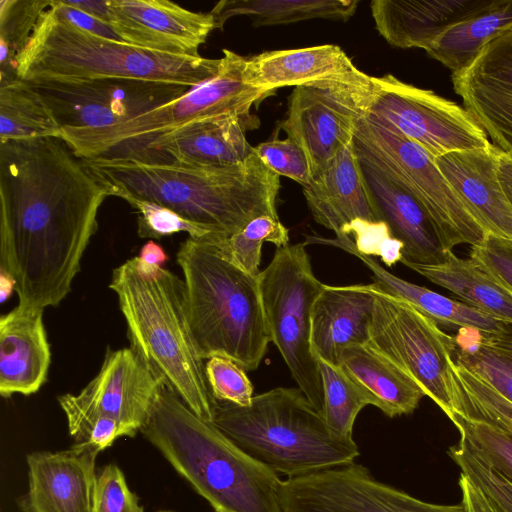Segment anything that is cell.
<instances>
[{
    "instance_id": "51",
    "label": "cell",
    "mask_w": 512,
    "mask_h": 512,
    "mask_svg": "<svg viewBox=\"0 0 512 512\" xmlns=\"http://www.w3.org/2000/svg\"><path fill=\"white\" fill-rule=\"evenodd\" d=\"M157 512H175V511H171V510H161V511H157Z\"/></svg>"
},
{
    "instance_id": "3",
    "label": "cell",
    "mask_w": 512,
    "mask_h": 512,
    "mask_svg": "<svg viewBox=\"0 0 512 512\" xmlns=\"http://www.w3.org/2000/svg\"><path fill=\"white\" fill-rule=\"evenodd\" d=\"M216 512H283L279 476L166 386L140 431Z\"/></svg>"
},
{
    "instance_id": "20",
    "label": "cell",
    "mask_w": 512,
    "mask_h": 512,
    "mask_svg": "<svg viewBox=\"0 0 512 512\" xmlns=\"http://www.w3.org/2000/svg\"><path fill=\"white\" fill-rule=\"evenodd\" d=\"M501 149L454 151L435 164L486 235L512 239V208L497 175Z\"/></svg>"
},
{
    "instance_id": "31",
    "label": "cell",
    "mask_w": 512,
    "mask_h": 512,
    "mask_svg": "<svg viewBox=\"0 0 512 512\" xmlns=\"http://www.w3.org/2000/svg\"><path fill=\"white\" fill-rule=\"evenodd\" d=\"M454 362L512 402V323L494 331L459 328L451 335Z\"/></svg>"
},
{
    "instance_id": "35",
    "label": "cell",
    "mask_w": 512,
    "mask_h": 512,
    "mask_svg": "<svg viewBox=\"0 0 512 512\" xmlns=\"http://www.w3.org/2000/svg\"><path fill=\"white\" fill-rule=\"evenodd\" d=\"M317 360L323 388L321 414L336 436L352 441L357 415L365 406H375V402L340 366Z\"/></svg>"
},
{
    "instance_id": "45",
    "label": "cell",
    "mask_w": 512,
    "mask_h": 512,
    "mask_svg": "<svg viewBox=\"0 0 512 512\" xmlns=\"http://www.w3.org/2000/svg\"><path fill=\"white\" fill-rule=\"evenodd\" d=\"M50 8L62 19L68 21L75 27L89 32L93 35L124 42L112 26L96 17H93L81 10L66 5L63 0H52ZM126 43V42H125Z\"/></svg>"
},
{
    "instance_id": "23",
    "label": "cell",
    "mask_w": 512,
    "mask_h": 512,
    "mask_svg": "<svg viewBox=\"0 0 512 512\" xmlns=\"http://www.w3.org/2000/svg\"><path fill=\"white\" fill-rule=\"evenodd\" d=\"M314 220L336 237H350L359 223L381 222L367 193L353 140L303 188Z\"/></svg>"
},
{
    "instance_id": "24",
    "label": "cell",
    "mask_w": 512,
    "mask_h": 512,
    "mask_svg": "<svg viewBox=\"0 0 512 512\" xmlns=\"http://www.w3.org/2000/svg\"><path fill=\"white\" fill-rule=\"evenodd\" d=\"M43 310L17 305L0 318V394L36 393L47 381L50 345Z\"/></svg>"
},
{
    "instance_id": "16",
    "label": "cell",
    "mask_w": 512,
    "mask_h": 512,
    "mask_svg": "<svg viewBox=\"0 0 512 512\" xmlns=\"http://www.w3.org/2000/svg\"><path fill=\"white\" fill-rule=\"evenodd\" d=\"M347 76L294 87L281 128L305 151L312 179L353 140L356 112Z\"/></svg>"
},
{
    "instance_id": "22",
    "label": "cell",
    "mask_w": 512,
    "mask_h": 512,
    "mask_svg": "<svg viewBox=\"0 0 512 512\" xmlns=\"http://www.w3.org/2000/svg\"><path fill=\"white\" fill-rule=\"evenodd\" d=\"M359 159V158H358ZM363 181L378 219L403 244L401 262L434 265L446 260L436 226L422 204L397 181L359 159Z\"/></svg>"
},
{
    "instance_id": "42",
    "label": "cell",
    "mask_w": 512,
    "mask_h": 512,
    "mask_svg": "<svg viewBox=\"0 0 512 512\" xmlns=\"http://www.w3.org/2000/svg\"><path fill=\"white\" fill-rule=\"evenodd\" d=\"M254 151L264 165L277 175L296 181L302 188L311 183L309 159L303 148L292 138H273L256 145Z\"/></svg>"
},
{
    "instance_id": "33",
    "label": "cell",
    "mask_w": 512,
    "mask_h": 512,
    "mask_svg": "<svg viewBox=\"0 0 512 512\" xmlns=\"http://www.w3.org/2000/svg\"><path fill=\"white\" fill-rule=\"evenodd\" d=\"M358 4V0H225L210 13L219 29L235 16L248 17L254 26H273L310 19L347 21Z\"/></svg>"
},
{
    "instance_id": "50",
    "label": "cell",
    "mask_w": 512,
    "mask_h": 512,
    "mask_svg": "<svg viewBox=\"0 0 512 512\" xmlns=\"http://www.w3.org/2000/svg\"><path fill=\"white\" fill-rule=\"evenodd\" d=\"M15 288L14 278L3 269H0V302L4 303L15 291Z\"/></svg>"
},
{
    "instance_id": "29",
    "label": "cell",
    "mask_w": 512,
    "mask_h": 512,
    "mask_svg": "<svg viewBox=\"0 0 512 512\" xmlns=\"http://www.w3.org/2000/svg\"><path fill=\"white\" fill-rule=\"evenodd\" d=\"M339 366L390 418L413 413L425 396L412 378L368 343L346 346Z\"/></svg>"
},
{
    "instance_id": "43",
    "label": "cell",
    "mask_w": 512,
    "mask_h": 512,
    "mask_svg": "<svg viewBox=\"0 0 512 512\" xmlns=\"http://www.w3.org/2000/svg\"><path fill=\"white\" fill-rule=\"evenodd\" d=\"M92 512H145L123 471L114 463L97 472Z\"/></svg>"
},
{
    "instance_id": "44",
    "label": "cell",
    "mask_w": 512,
    "mask_h": 512,
    "mask_svg": "<svg viewBox=\"0 0 512 512\" xmlns=\"http://www.w3.org/2000/svg\"><path fill=\"white\" fill-rule=\"evenodd\" d=\"M470 258L512 294V239L486 235L472 246Z\"/></svg>"
},
{
    "instance_id": "9",
    "label": "cell",
    "mask_w": 512,
    "mask_h": 512,
    "mask_svg": "<svg viewBox=\"0 0 512 512\" xmlns=\"http://www.w3.org/2000/svg\"><path fill=\"white\" fill-rule=\"evenodd\" d=\"M349 90L358 114L413 141L433 158L492 144L464 107L391 74L372 77L359 71Z\"/></svg>"
},
{
    "instance_id": "12",
    "label": "cell",
    "mask_w": 512,
    "mask_h": 512,
    "mask_svg": "<svg viewBox=\"0 0 512 512\" xmlns=\"http://www.w3.org/2000/svg\"><path fill=\"white\" fill-rule=\"evenodd\" d=\"M368 286L375 298L368 344L412 378L451 419V335L407 302Z\"/></svg>"
},
{
    "instance_id": "39",
    "label": "cell",
    "mask_w": 512,
    "mask_h": 512,
    "mask_svg": "<svg viewBox=\"0 0 512 512\" xmlns=\"http://www.w3.org/2000/svg\"><path fill=\"white\" fill-rule=\"evenodd\" d=\"M448 455L499 512H512V481L482 459L465 438L460 437Z\"/></svg>"
},
{
    "instance_id": "46",
    "label": "cell",
    "mask_w": 512,
    "mask_h": 512,
    "mask_svg": "<svg viewBox=\"0 0 512 512\" xmlns=\"http://www.w3.org/2000/svg\"><path fill=\"white\" fill-rule=\"evenodd\" d=\"M167 260L168 256L162 246L153 240L146 242L141 247L140 254L133 257L136 271L143 278L156 277Z\"/></svg>"
},
{
    "instance_id": "38",
    "label": "cell",
    "mask_w": 512,
    "mask_h": 512,
    "mask_svg": "<svg viewBox=\"0 0 512 512\" xmlns=\"http://www.w3.org/2000/svg\"><path fill=\"white\" fill-rule=\"evenodd\" d=\"M265 242L277 248L289 245V231L279 218L270 215L256 217L229 238L208 244L245 272L258 276Z\"/></svg>"
},
{
    "instance_id": "15",
    "label": "cell",
    "mask_w": 512,
    "mask_h": 512,
    "mask_svg": "<svg viewBox=\"0 0 512 512\" xmlns=\"http://www.w3.org/2000/svg\"><path fill=\"white\" fill-rule=\"evenodd\" d=\"M283 512H467L434 504L376 480L355 462L287 478L279 490Z\"/></svg>"
},
{
    "instance_id": "47",
    "label": "cell",
    "mask_w": 512,
    "mask_h": 512,
    "mask_svg": "<svg viewBox=\"0 0 512 512\" xmlns=\"http://www.w3.org/2000/svg\"><path fill=\"white\" fill-rule=\"evenodd\" d=\"M458 484L462 494L461 503L467 512H499L483 491L465 474H460Z\"/></svg>"
},
{
    "instance_id": "2",
    "label": "cell",
    "mask_w": 512,
    "mask_h": 512,
    "mask_svg": "<svg viewBox=\"0 0 512 512\" xmlns=\"http://www.w3.org/2000/svg\"><path fill=\"white\" fill-rule=\"evenodd\" d=\"M109 196H131L169 208L212 234L216 243L262 215L276 218L280 176L255 151L243 162L223 166L178 162L83 160Z\"/></svg>"
},
{
    "instance_id": "34",
    "label": "cell",
    "mask_w": 512,
    "mask_h": 512,
    "mask_svg": "<svg viewBox=\"0 0 512 512\" xmlns=\"http://www.w3.org/2000/svg\"><path fill=\"white\" fill-rule=\"evenodd\" d=\"M60 135L61 126L31 83L20 78L0 83V142Z\"/></svg>"
},
{
    "instance_id": "26",
    "label": "cell",
    "mask_w": 512,
    "mask_h": 512,
    "mask_svg": "<svg viewBox=\"0 0 512 512\" xmlns=\"http://www.w3.org/2000/svg\"><path fill=\"white\" fill-rule=\"evenodd\" d=\"M374 304L368 284H324L311 311V347L316 358L339 366L346 346L368 343Z\"/></svg>"
},
{
    "instance_id": "1",
    "label": "cell",
    "mask_w": 512,
    "mask_h": 512,
    "mask_svg": "<svg viewBox=\"0 0 512 512\" xmlns=\"http://www.w3.org/2000/svg\"><path fill=\"white\" fill-rule=\"evenodd\" d=\"M108 196L61 137L0 142V269L14 278L18 305L65 299Z\"/></svg>"
},
{
    "instance_id": "18",
    "label": "cell",
    "mask_w": 512,
    "mask_h": 512,
    "mask_svg": "<svg viewBox=\"0 0 512 512\" xmlns=\"http://www.w3.org/2000/svg\"><path fill=\"white\" fill-rule=\"evenodd\" d=\"M109 24L131 45L150 51L200 56L216 28L210 12H194L167 0H108Z\"/></svg>"
},
{
    "instance_id": "36",
    "label": "cell",
    "mask_w": 512,
    "mask_h": 512,
    "mask_svg": "<svg viewBox=\"0 0 512 512\" xmlns=\"http://www.w3.org/2000/svg\"><path fill=\"white\" fill-rule=\"evenodd\" d=\"M452 369L455 414L512 435V402L455 362Z\"/></svg>"
},
{
    "instance_id": "21",
    "label": "cell",
    "mask_w": 512,
    "mask_h": 512,
    "mask_svg": "<svg viewBox=\"0 0 512 512\" xmlns=\"http://www.w3.org/2000/svg\"><path fill=\"white\" fill-rule=\"evenodd\" d=\"M259 125L260 120L254 114L198 121L157 139L139 162L203 166L241 163L254 152L246 132Z\"/></svg>"
},
{
    "instance_id": "6",
    "label": "cell",
    "mask_w": 512,
    "mask_h": 512,
    "mask_svg": "<svg viewBox=\"0 0 512 512\" xmlns=\"http://www.w3.org/2000/svg\"><path fill=\"white\" fill-rule=\"evenodd\" d=\"M220 59L150 51L81 30L50 7L17 59L28 82L136 79L193 87L214 76Z\"/></svg>"
},
{
    "instance_id": "4",
    "label": "cell",
    "mask_w": 512,
    "mask_h": 512,
    "mask_svg": "<svg viewBox=\"0 0 512 512\" xmlns=\"http://www.w3.org/2000/svg\"><path fill=\"white\" fill-rule=\"evenodd\" d=\"M130 347L151 371L201 419L213 423L217 401L190 333L184 280L161 268L141 277L133 258L112 271Z\"/></svg>"
},
{
    "instance_id": "7",
    "label": "cell",
    "mask_w": 512,
    "mask_h": 512,
    "mask_svg": "<svg viewBox=\"0 0 512 512\" xmlns=\"http://www.w3.org/2000/svg\"><path fill=\"white\" fill-rule=\"evenodd\" d=\"M213 424L275 474L294 478L353 463L354 440L336 436L299 388L277 387L249 406L218 402Z\"/></svg>"
},
{
    "instance_id": "17",
    "label": "cell",
    "mask_w": 512,
    "mask_h": 512,
    "mask_svg": "<svg viewBox=\"0 0 512 512\" xmlns=\"http://www.w3.org/2000/svg\"><path fill=\"white\" fill-rule=\"evenodd\" d=\"M451 78L464 108L491 143L512 153V29L484 46L468 67Z\"/></svg>"
},
{
    "instance_id": "13",
    "label": "cell",
    "mask_w": 512,
    "mask_h": 512,
    "mask_svg": "<svg viewBox=\"0 0 512 512\" xmlns=\"http://www.w3.org/2000/svg\"><path fill=\"white\" fill-rule=\"evenodd\" d=\"M163 382L131 348H107L97 375L77 394L58 397L74 444L101 417L116 420L133 437L145 424Z\"/></svg>"
},
{
    "instance_id": "10",
    "label": "cell",
    "mask_w": 512,
    "mask_h": 512,
    "mask_svg": "<svg viewBox=\"0 0 512 512\" xmlns=\"http://www.w3.org/2000/svg\"><path fill=\"white\" fill-rule=\"evenodd\" d=\"M258 281L271 342L298 388L321 413L323 388L311 347V311L324 284L313 273L306 243L277 248Z\"/></svg>"
},
{
    "instance_id": "5",
    "label": "cell",
    "mask_w": 512,
    "mask_h": 512,
    "mask_svg": "<svg viewBox=\"0 0 512 512\" xmlns=\"http://www.w3.org/2000/svg\"><path fill=\"white\" fill-rule=\"evenodd\" d=\"M176 260L186 287L188 323L198 356L226 357L246 372L256 370L271 342L258 276L214 246L187 238Z\"/></svg>"
},
{
    "instance_id": "49",
    "label": "cell",
    "mask_w": 512,
    "mask_h": 512,
    "mask_svg": "<svg viewBox=\"0 0 512 512\" xmlns=\"http://www.w3.org/2000/svg\"><path fill=\"white\" fill-rule=\"evenodd\" d=\"M497 175L505 196L512 208V153L500 151Z\"/></svg>"
},
{
    "instance_id": "48",
    "label": "cell",
    "mask_w": 512,
    "mask_h": 512,
    "mask_svg": "<svg viewBox=\"0 0 512 512\" xmlns=\"http://www.w3.org/2000/svg\"><path fill=\"white\" fill-rule=\"evenodd\" d=\"M63 2L75 9L81 10L93 17H96L109 24L110 20V9L108 0H88V1H72L63 0Z\"/></svg>"
},
{
    "instance_id": "41",
    "label": "cell",
    "mask_w": 512,
    "mask_h": 512,
    "mask_svg": "<svg viewBox=\"0 0 512 512\" xmlns=\"http://www.w3.org/2000/svg\"><path fill=\"white\" fill-rule=\"evenodd\" d=\"M205 375L216 401L242 407L251 404L253 385L246 371L233 360L221 356L209 358L205 363Z\"/></svg>"
},
{
    "instance_id": "8",
    "label": "cell",
    "mask_w": 512,
    "mask_h": 512,
    "mask_svg": "<svg viewBox=\"0 0 512 512\" xmlns=\"http://www.w3.org/2000/svg\"><path fill=\"white\" fill-rule=\"evenodd\" d=\"M217 73L182 96L130 120L102 128H61L60 137L82 160L140 161L160 137L205 119L252 115L273 92L245 83L247 58L223 49Z\"/></svg>"
},
{
    "instance_id": "25",
    "label": "cell",
    "mask_w": 512,
    "mask_h": 512,
    "mask_svg": "<svg viewBox=\"0 0 512 512\" xmlns=\"http://www.w3.org/2000/svg\"><path fill=\"white\" fill-rule=\"evenodd\" d=\"M492 0H373L378 33L397 48L425 51L448 28L484 9Z\"/></svg>"
},
{
    "instance_id": "52",
    "label": "cell",
    "mask_w": 512,
    "mask_h": 512,
    "mask_svg": "<svg viewBox=\"0 0 512 512\" xmlns=\"http://www.w3.org/2000/svg\"><path fill=\"white\" fill-rule=\"evenodd\" d=\"M216 512V511H215Z\"/></svg>"
},
{
    "instance_id": "32",
    "label": "cell",
    "mask_w": 512,
    "mask_h": 512,
    "mask_svg": "<svg viewBox=\"0 0 512 512\" xmlns=\"http://www.w3.org/2000/svg\"><path fill=\"white\" fill-rule=\"evenodd\" d=\"M512 29V0H492L479 12L448 28L426 50L452 73L468 67L493 39Z\"/></svg>"
},
{
    "instance_id": "19",
    "label": "cell",
    "mask_w": 512,
    "mask_h": 512,
    "mask_svg": "<svg viewBox=\"0 0 512 512\" xmlns=\"http://www.w3.org/2000/svg\"><path fill=\"white\" fill-rule=\"evenodd\" d=\"M99 451L73 444L67 450L27 455L28 490L23 512H92Z\"/></svg>"
},
{
    "instance_id": "11",
    "label": "cell",
    "mask_w": 512,
    "mask_h": 512,
    "mask_svg": "<svg viewBox=\"0 0 512 512\" xmlns=\"http://www.w3.org/2000/svg\"><path fill=\"white\" fill-rule=\"evenodd\" d=\"M353 145L360 160L397 181L422 204L447 252L456 245L475 246L485 239V231L446 181L434 158L419 145L357 112Z\"/></svg>"
},
{
    "instance_id": "14",
    "label": "cell",
    "mask_w": 512,
    "mask_h": 512,
    "mask_svg": "<svg viewBox=\"0 0 512 512\" xmlns=\"http://www.w3.org/2000/svg\"><path fill=\"white\" fill-rule=\"evenodd\" d=\"M61 128H102L166 104L191 87L136 79L29 82Z\"/></svg>"
},
{
    "instance_id": "40",
    "label": "cell",
    "mask_w": 512,
    "mask_h": 512,
    "mask_svg": "<svg viewBox=\"0 0 512 512\" xmlns=\"http://www.w3.org/2000/svg\"><path fill=\"white\" fill-rule=\"evenodd\" d=\"M122 199L127 201L138 213L137 233L141 238L161 239L185 232L189 238L197 241L212 239L209 230L185 219L169 208L131 196H125Z\"/></svg>"
},
{
    "instance_id": "27",
    "label": "cell",
    "mask_w": 512,
    "mask_h": 512,
    "mask_svg": "<svg viewBox=\"0 0 512 512\" xmlns=\"http://www.w3.org/2000/svg\"><path fill=\"white\" fill-rule=\"evenodd\" d=\"M357 69L341 47L326 44L254 55L246 60L243 78L248 85L274 92L341 78Z\"/></svg>"
},
{
    "instance_id": "28",
    "label": "cell",
    "mask_w": 512,
    "mask_h": 512,
    "mask_svg": "<svg viewBox=\"0 0 512 512\" xmlns=\"http://www.w3.org/2000/svg\"><path fill=\"white\" fill-rule=\"evenodd\" d=\"M305 243L330 245L357 257L372 273V283L370 284L372 288L407 302L437 324L458 329L474 328L482 331H494L501 323L461 301L448 298L395 276L371 256L356 252L350 244V237L328 239L308 236Z\"/></svg>"
},
{
    "instance_id": "37",
    "label": "cell",
    "mask_w": 512,
    "mask_h": 512,
    "mask_svg": "<svg viewBox=\"0 0 512 512\" xmlns=\"http://www.w3.org/2000/svg\"><path fill=\"white\" fill-rule=\"evenodd\" d=\"M50 4V0L0 1V83L18 78V56Z\"/></svg>"
},
{
    "instance_id": "30",
    "label": "cell",
    "mask_w": 512,
    "mask_h": 512,
    "mask_svg": "<svg viewBox=\"0 0 512 512\" xmlns=\"http://www.w3.org/2000/svg\"><path fill=\"white\" fill-rule=\"evenodd\" d=\"M402 263L477 311L499 322L512 323V294L473 259L459 258L448 251L440 264Z\"/></svg>"
}]
</instances>
